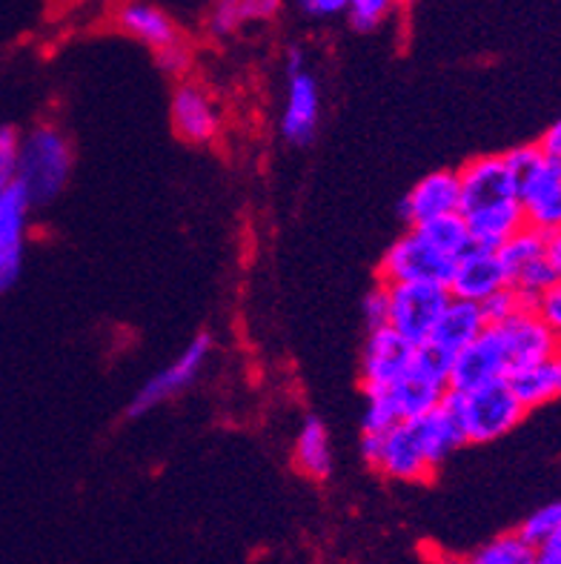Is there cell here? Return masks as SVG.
Instances as JSON below:
<instances>
[{
	"instance_id": "6da1fadb",
	"label": "cell",
	"mask_w": 561,
	"mask_h": 564,
	"mask_svg": "<svg viewBox=\"0 0 561 564\" xmlns=\"http://www.w3.org/2000/svg\"><path fill=\"white\" fill-rule=\"evenodd\" d=\"M455 172H458V189H462L458 215L467 224L470 238L476 247L498 250L519 229L527 227L519 193H516V178L507 166L505 152L470 158L467 164Z\"/></svg>"
},
{
	"instance_id": "7a4b0ae2",
	"label": "cell",
	"mask_w": 561,
	"mask_h": 564,
	"mask_svg": "<svg viewBox=\"0 0 561 564\" xmlns=\"http://www.w3.org/2000/svg\"><path fill=\"white\" fill-rule=\"evenodd\" d=\"M75 150L57 123H37L18 143V178L14 184L29 195L32 207H46L72 178Z\"/></svg>"
},
{
	"instance_id": "3957f363",
	"label": "cell",
	"mask_w": 561,
	"mask_h": 564,
	"mask_svg": "<svg viewBox=\"0 0 561 564\" xmlns=\"http://www.w3.org/2000/svg\"><path fill=\"white\" fill-rule=\"evenodd\" d=\"M507 166L516 178L525 224L539 232L561 227V164L539 150V143H521L505 152Z\"/></svg>"
},
{
	"instance_id": "277c9868",
	"label": "cell",
	"mask_w": 561,
	"mask_h": 564,
	"mask_svg": "<svg viewBox=\"0 0 561 564\" xmlns=\"http://www.w3.org/2000/svg\"><path fill=\"white\" fill-rule=\"evenodd\" d=\"M458 419L467 444H493L525 422L527 410L513 395L507 381L476 387L467 393H447L444 399Z\"/></svg>"
},
{
	"instance_id": "5b68a950",
	"label": "cell",
	"mask_w": 561,
	"mask_h": 564,
	"mask_svg": "<svg viewBox=\"0 0 561 564\" xmlns=\"http://www.w3.org/2000/svg\"><path fill=\"white\" fill-rule=\"evenodd\" d=\"M450 365H453V356L439 350L435 344L416 347V358H412L410 370L390 390H384L398 422H412V419L433 413L441 401L447 399Z\"/></svg>"
},
{
	"instance_id": "8992f818",
	"label": "cell",
	"mask_w": 561,
	"mask_h": 564,
	"mask_svg": "<svg viewBox=\"0 0 561 564\" xmlns=\"http://www.w3.org/2000/svg\"><path fill=\"white\" fill-rule=\"evenodd\" d=\"M358 451H362L364 465L384 479L401 481V485H424V481L435 479L416 419L398 422L381 436H362Z\"/></svg>"
},
{
	"instance_id": "52a82bcc",
	"label": "cell",
	"mask_w": 561,
	"mask_h": 564,
	"mask_svg": "<svg viewBox=\"0 0 561 564\" xmlns=\"http://www.w3.org/2000/svg\"><path fill=\"white\" fill-rule=\"evenodd\" d=\"M455 258L441 252L424 229L407 227L396 241L384 250L376 267L378 284H444L447 286Z\"/></svg>"
},
{
	"instance_id": "ba28073f",
	"label": "cell",
	"mask_w": 561,
	"mask_h": 564,
	"mask_svg": "<svg viewBox=\"0 0 561 564\" xmlns=\"http://www.w3.org/2000/svg\"><path fill=\"white\" fill-rule=\"evenodd\" d=\"M321 127V86L306 52L292 46L284 57V109L278 132L290 147H310Z\"/></svg>"
},
{
	"instance_id": "9c48e42d",
	"label": "cell",
	"mask_w": 561,
	"mask_h": 564,
	"mask_svg": "<svg viewBox=\"0 0 561 564\" xmlns=\"http://www.w3.org/2000/svg\"><path fill=\"white\" fill-rule=\"evenodd\" d=\"M213 347L215 341L209 333H198V336L192 338L175 361H170L166 367L152 372L150 379L138 387L136 395L129 399V408H127L129 419H138V415L152 413L155 408H164L166 401H172L175 395L190 390V387L198 381L201 370L206 367L209 356H213Z\"/></svg>"
},
{
	"instance_id": "30bf717a",
	"label": "cell",
	"mask_w": 561,
	"mask_h": 564,
	"mask_svg": "<svg viewBox=\"0 0 561 564\" xmlns=\"http://www.w3.org/2000/svg\"><path fill=\"white\" fill-rule=\"evenodd\" d=\"M387 293H390L387 327L396 329L412 347L430 341L441 313L453 299L444 284H392L387 286Z\"/></svg>"
},
{
	"instance_id": "8fae6325",
	"label": "cell",
	"mask_w": 561,
	"mask_h": 564,
	"mask_svg": "<svg viewBox=\"0 0 561 564\" xmlns=\"http://www.w3.org/2000/svg\"><path fill=\"white\" fill-rule=\"evenodd\" d=\"M170 121L175 135L190 147H209L224 135V109L201 80L181 78L172 89Z\"/></svg>"
},
{
	"instance_id": "7c38bea8",
	"label": "cell",
	"mask_w": 561,
	"mask_h": 564,
	"mask_svg": "<svg viewBox=\"0 0 561 564\" xmlns=\"http://www.w3.org/2000/svg\"><path fill=\"white\" fill-rule=\"evenodd\" d=\"M498 258L505 264L507 286L519 295L525 304L533 307L541 293L553 284L559 275L553 272L548 261V250H544V232L539 229H519L507 243L498 247Z\"/></svg>"
},
{
	"instance_id": "4fadbf2b",
	"label": "cell",
	"mask_w": 561,
	"mask_h": 564,
	"mask_svg": "<svg viewBox=\"0 0 561 564\" xmlns=\"http://www.w3.org/2000/svg\"><path fill=\"white\" fill-rule=\"evenodd\" d=\"M412 358H416V347L398 336L396 329H367V338H364L362 347V367H358L362 393L367 395L390 390L410 370Z\"/></svg>"
},
{
	"instance_id": "5bb4252c",
	"label": "cell",
	"mask_w": 561,
	"mask_h": 564,
	"mask_svg": "<svg viewBox=\"0 0 561 564\" xmlns=\"http://www.w3.org/2000/svg\"><path fill=\"white\" fill-rule=\"evenodd\" d=\"M510 376V358L496 327H487L462 352H455L450 365V393H467L476 387L505 381Z\"/></svg>"
},
{
	"instance_id": "9a60e30c",
	"label": "cell",
	"mask_w": 561,
	"mask_h": 564,
	"mask_svg": "<svg viewBox=\"0 0 561 564\" xmlns=\"http://www.w3.org/2000/svg\"><path fill=\"white\" fill-rule=\"evenodd\" d=\"M490 327H496L501 341H505L507 358H510V372L516 367L550 361L561 347L559 338L553 336V329L541 322V315L533 307H521L507 322L490 324Z\"/></svg>"
},
{
	"instance_id": "2e32d148",
	"label": "cell",
	"mask_w": 561,
	"mask_h": 564,
	"mask_svg": "<svg viewBox=\"0 0 561 564\" xmlns=\"http://www.w3.org/2000/svg\"><path fill=\"white\" fill-rule=\"evenodd\" d=\"M462 189H458V172L433 170L427 172L410 186V193L401 198V218L407 227H424V224L458 213Z\"/></svg>"
},
{
	"instance_id": "e0dca14e",
	"label": "cell",
	"mask_w": 561,
	"mask_h": 564,
	"mask_svg": "<svg viewBox=\"0 0 561 564\" xmlns=\"http://www.w3.org/2000/svg\"><path fill=\"white\" fill-rule=\"evenodd\" d=\"M505 286L507 272L501 258H498V250H487V247H476V243L455 258L447 281V290L453 299L476 301V304L487 301Z\"/></svg>"
},
{
	"instance_id": "ac0fdd59",
	"label": "cell",
	"mask_w": 561,
	"mask_h": 564,
	"mask_svg": "<svg viewBox=\"0 0 561 564\" xmlns=\"http://www.w3.org/2000/svg\"><path fill=\"white\" fill-rule=\"evenodd\" d=\"M115 26L132 41L150 46L152 52L166 50L172 43L184 41L179 23L172 21V14L150 0H123L115 9Z\"/></svg>"
},
{
	"instance_id": "d6986e66",
	"label": "cell",
	"mask_w": 561,
	"mask_h": 564,
	"mask_svg": "<svg viewBox=\"0 0 561 564\" xmlns=\"http://www.w3.org/2000/svg\"><path fill=\"white\" fill-rule=\"evenodd\" d=\"M292 465L310 481H327L333 476L335 453L330 427L319 415H306L292 438Z\"/></svg>"
},
{
	"instance_id": "ffe728a7",
	"label": "cell",
	"mask_w": 561,
	"mask_h": 564,
	"mask_svg": "<svg viewBox=\"0 0 561 564\" xmlns=\"http://www.w3.org/2000/svg\"><path fill=\"white\" fill-rule=\"evenodd\" d=\"M487 327H490V324L484 318L482 304L464 299H450V304L444 307V313H441L433 336H430L427 344H435V347L447 352V356H455V352H462L467 344L476 341Z\"/></svg>"
},
{
	"instance_id": "44dd1931",
	"label": "cell",
	"mask_w": 561,
	"mask_h": 564,
	"mask_svg": "<svg viewBox=\"0 0 561 564\" xmlns=\"http://www.w3.org/2000/svg\"><path fill=\"white\" fill-rule=\"evenodd\" d=\"M416 427H419L421 444H424V453L435 473L447 465L453 453H458L467 444L462 427H458V419H455L447 401H441L433 413L416 419Z\"/></svg>"
},
{
	"instance_id": "7402d4cb",
	"label": "cell",
	"mask_w": 561,
	"mask_h": 564,
	"mask_svg": "<svg viewBox=\"0 0 561 564\" xmlns=\"http://www.w3.org/2000/svg\"><path fill=\"white\" fill-rule=\"evenodd\" d=\"M505 381L513 390V395L521 401V408H525L527 413L544 408V404H550L553 399H559V381H555L553 358H550V361H539V365L516 367Z\"/></svg>"
},
{
	"instance_id": "603a6c76",
	"label": "cell",
	"mask_w": 561,
	"mask_h": 564,
	"mask_svg": "<svg viewBox=\"0 0 561 564\" xmlns=\"http://www.w3.org/2000/svg\"><path fill=\"white\" fill-rule=\"evenodd\" d=\"M32 200L21 186L12 184L0 193V252L26 247L29 224H32Z\"/></svg>"
},
{
	"instance_id": "cb8c5ba5",
	"label": "cell",
	"mask_w": 561,
	"mask_h": 564,
	"mask_svg": "<svg viewBox=\"0 0 561 564\" xmlns=\"http://www.w3.org/2000/svg\"><path fill=\"white\" fill-rule=\"evenodd\" d=\"M533 562V544H527L519 533H501L487 544L476 547L467 556L444 558L441 564H530Z\"/></svg>"
},
{
	"instance_id": "d4e9b609",
	"label": "cell",
	"mask_w": 561,
	"mask_h": 564,
	"mask_svg": "<svg viewBox=\"0 0 561 564\" xmlns=\"http://www.w3.org/2000/svg\"><path fill=\"white\" fill-rule=\"evenodd\" d=\"M424 236L439 247L441 252H447L450 258H458L464 250L473 247V238H470V229L464 224V218L458 213L444 215V218H435V221L424 224Z\"/></svg>"
},
{
	"instance_id": "484cf974",
	"label": "cell",
	"mask_w": 561,
	"mask_h": 564,
	"mask_svg": "<svg viewBox=\"0 0 561 564\" xmlns=\"http://www.w3.org/2000/svg\"><path fill=\"white\" fill-rule=\"evenodd\" d=\"M401 0H347L344 18L356 32H376L396 14Z\"/></svg>"
},
{
	"instance_id": "4316f807",
	"label": "cell",
	"mask_w": 561,
	"mask_h": 564,
	"mask_svg": "<svg viewBox=\"0 0 561 564\" xmlns=\"http://www.w3.org/2000/svg\"><path fill=\"white\" fill-rule=\"evenodd\" d=\"M559 530H561V499L536 508L533 513L527 516L525 522H521V528L516 530V533H519L527 544H533L536 547V544H541L544 539L559 533Z\"/></svg>"
},
{
	"instance_id": "83f0119b",
	"label": "cell",
	"mask_w": 561,
	"mask_h": 564,
	"mask_svg": "<svg viewBox=\"0 0 561 564\" xmlns=\"http://www.w3.org/2000/svg\"><path fill=\"white\" fill-rule=\"evenodd\" d=\"M247 23L241 0H213L206 12V32L213 37H233Z\"/></svg>"
},
{
	"instance_id": "f1b7e54d",
	"label": "cell",
	"mask_w": 561,
	"mask_h": 564,
	"mask_svg": "<svg viewBox=\"0 0 561 564\" xmlns=\"http://www.w3.org/2000/svg\"><path fill=\"white\" fill-rule=\"evenodd\" d=\"M18 143H21V132L0 123V193L18 178Z\"/></svg>"
},
{
	"instance_id": "f546056e",
	"label": "cell",
	"mask_w": 561,
	"mask_h": 564,
	"mask_svg": "<svg viewBox=\"0 0 561 564\" xmlns=\"http://www.w3.org/2000/svg\"><path fill=\"white\" fill-rule=\"evenodd\" d=\"M155 64L158 69L170 75V78L181 80V78H190V69H192V50L186 41L172 43L166 50H158L155 52Z\"/></svg>"
},
{
	"instance_id": "4dcf8cb0",
	"label": "cell",
	"mask_w": 561,
	"mask_h": 564,
	"mask_svg": "<svg viewBox=\"0 0 561 564\" xmlns=\"http://www.w3.org/2000/svg\"><path fill=\"white\" fill-rule=\"evenodd\" d=\"M362 315L367 329L387 327V315H390V293H387V284H378V281L373 284V290L362 301Z\"/></svg>"
},
{
	"instance_id": "1f68e13d",
	"label": "cell",
	"mask_w": 561,
	"mask_h": 564,
	"mask_svg": "<svg viewBox=\"0 0 561 564\" xmlns=\"http://www.w3.org/2000/svg\"><path fill=\"white\" fill-rule=\"evenodd\" d=\"M521 307H530V304H525L519 295L513 293L510 286H505V290H498V293L490 295L487 301H482V310H484V318H487V324L507 322V318H510L513 313H519Z\"/></svg>"
},
{
	"instance_id": "d6a6232c",
	"label": "cell",
	"mask_w": 561,
	"mask_h": 564,
	"mask_svg": "<svg viewBox=\"0 0 561 564\" xmlns=\"http://www.w3.org/2000/svg\"><path fill=\"white\" fill-rule=\"evenodd\" d=\"M536 313L541 315V322L553 329V336L561 341V279H555L553 284L541 293V299L533 304Z\"/></svg>"
},
{
	"instance_id": "836d02e7",
	"label": "cell",
	"mask_w": 561,
	"mask_h": 564,
	"mask_svg": "<svg viewBox=\"0 0 561 564\" xmlns=\"http://www.w3.org/2000/svg\"><path fill=\"white\" fill-rule=\"evenodd\" d=\"M295 3L313 21H330V18H338L347 9V0H295Z\"/></svg>"
},
{
	"instance_id": "e575fe53",
	"label": "cell",
	"mask_w": 561,
	"mask_h": 564,
	"mask_svg": "<svg viewBox=\"0 0 561 564\" xmlns=\"http://www.w3.org/2000/svg\"><path fill=\"white\" fill-rule=\"evenodd\" d=\"M281 3L284 0H241L244 18L249 21H272L278 12H281Z\"/></svg>"
},
{
	"instance_id": "d590c367",
	"label": "cell",
	"mask_w": 561,
	"mask_h": 564,
	"mask_svg": "<svg viewBox=\"0 0 561 564\" xmlns=\"http://www.w3.org/2000/svg\"><path fill=\"white\" fill-rule=\"evenodd\" d=\"M539 150L544 152L548 158H553L555 164H561V118H555L544 132H541L539 141Z\"/></svg>"
},
{
	"instance_id": "8d00e7d4",
	"label": "cell",
	"mask_w": 561,
	"mask_h": 564,
	"mask_svg": "<svg viewBox=\"0 0 561 564\" xmlns=\"http://www.w3.org/2000/svg\"><path fill=\"white\" fill-rule=\"evenodd\" d=\"M530 564H561V530L541 544H536Z\"/></svg>"
},
{
	"instance_id": "74e56055",
	"label": "cell",
	"mask_w": 561,
	"mask_h": 564,
	"mask_svg": "<svg viewBox=\"0 0 561 564\" xmlns=\"http://www.w3.org/2000/svg\"><path fill=\"white\" fill-rule=\"evenodd\" d=\"M544 250H548L550 267H553V272L561 279V227L544 236Z\"/></svg>"
},
{
	"instance_id": "f35d334b",
	"label": "cell",
	"mask_w": 561,
	"mask_h": 564,
	"mask_svg": "<svg viewBox=\"0 0 561 564\" xmlns=\"http://www.w3.org/2000/svg\"><path fill=\"white\" fill-rule=\"evenodd\" d=\"M553 370H555V381H559V395H561V347L553 356Z\"/></svg>"
},
{
	"instance_id": "ab89813d",
	"label": "cell",
	"mask_w": 561,
	"mask_h": 564,
	"mask_svg": "<svg viewBox=\"0 0 561 564\" xmlns=\"http://www.w3.org/2000/svg\"><path fill=\"white\" fill-rule=\"evenodd\" d=\"M3 290H7V286H3V279H0V293H3Z\"/></svg>"
}]
</instances>
